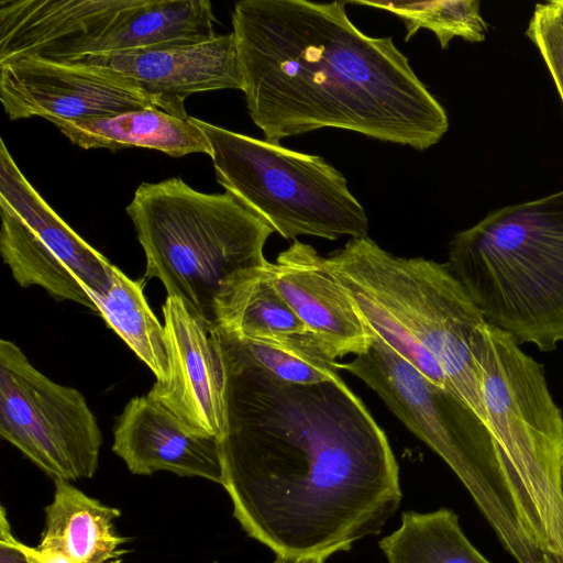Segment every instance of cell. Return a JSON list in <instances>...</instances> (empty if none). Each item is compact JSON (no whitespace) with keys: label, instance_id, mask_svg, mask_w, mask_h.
I'll list each match as a JSON object with an SVG mask.
<instances>
[{"label":"cell","instance_id":"11","mask_svg":"<svg viewBox=\"0 0 563 563\" xmlns=\"http://www.w3.org/2000/svg\"><path fill=\"white\" fill-rule=\"evenodd\" d=\"M169 374L147 396L192 430L220 441L227 433V368L218 329L185 300L167 296L162 307Z\"/></svg>","mask_w":563,"mask_h":563},{"label":"cell","instance_id":"21","mask_svg":"<svg viewBox=\"0 0 563 563\" xmlns=\"http://www.w3.org/2000/svg\"><path fill=\"white\" fill-rule=\"evenodd\" d=\"M225 350L277 378L299 385L342 382L339 363L309 331L271 340H242L218 329Z\"/></svg>","mask_w":563,"mask_h":563},{"label":"cell","instance_id":"7","mask_svg":"<svg viewBox=\"0 0 563 563\" xmlns=\"http://www.w3.org/2000/svg\"><path fill=\"white\" fill-rule=\"evenodd\" d=\"M194 121L210 145L217 181L284 239L366 235L364 207L324 158Z\"/></svg>","mask_w":563,"mask_h":563},{"label":"cell","instance_id":"19","mask_svg":"<svg viewBox=\"0 0 563 563\" xmlns=\"http://www.w3.org/2000/svg\"><path fill=\"white\" fill-rule=\"evenodd\" d=\"M143 285V279L132 280L114 266L108 291L89 296L108 327L152 371L156 383H164L169 374L165 328L150 308Z\"/></svg>","mask_w":563,"mask_h":563},{"label":"cell","instance_id":"22","mask_svg":"<svg viewBox=\"0 0 563 563\" xmlns=\"http://www.w3.org/2000/svg\"><path fill=\"white\" fill-rule=\"evenodd\" d=\"M347 3L368 5L394 13L405 24L406 42L419 30H430L435 34L442 49L448 48L454 37L472 43L483 42L488 31L477 0L418 2L354 0Z\"/></svg>","mask_w":563,"mask_h":563},{"label":"cell","instance_id":"13","mask_svg":"<svg viewBox=\"0 0 563 563\" xmlns=\"http://www.w3.org/2000/svg\"><path fill=\"white\" fill-rule=\"evenodd\" d=\"M81 63L117 71L133 80L156 108L188 118L184 102L196 92L243 90V76L233 33L188 45L96 54Z\"/></svg>","mask_w":563,"mask_h":563},{"label":"cell","instance_id":"8","mask_svg":"<svg viewBox=\"0 0 563 563\" xmlns=\"http://www.w3.org/2000/svg\"><path fill=\"white\" fill-rule=\"evenodd\" d=\"M0 435L54 481L91 478L102 433L84 395L35 368L0 340Z\"/></svg>","mask_w":563,"mask_h":563},{"label":"cell","instance_id":"3","mask_svg":"<svg viewBox=\"0 0 563 563\" xmlns=\"http://www.w3.org/2000/svg\"><path fill=\"white\" fill-rule=\"evenodd\" d=\"M324 263L371 332L489 427L473 355L486 320L446 263L394 255L367 235Z\"/></svg>","mask_w":563,"mask_h":563},{"label":"cell","instance_id":"16","mask_svg":"<svg viewBox=\"0 0 563 563\" xmlns=\"http://www.w3.org/2000/svg\"><path fill=\"white\" fill-rule=\"evenodd\" d=\"M38 545L56 549L76 563H125L130 538L121 536L117 507L85 494L73 483L54 481L52 501L44 508Z\"/></svg>","mask_w":563,"mask_h":563},{"label":"cell","instance_id":"14","mask_svg":"<svg viewBox=\"0 0 563 563\" xmlns=\"http://www.w3.org/2000/svg\"><path fill=\"white\" fill-rule=\"evenodd\" d=\"M111 449L134 475L169 472L222 484L220 440L192 430L147 395L126 404L115 422Z\"/></svg>","mask_w":563,"mask_h":563},{"label":"cell","instance_id":"15","mask_svg":"<svg viewBox=\"0 0 563 563\" xmlns=\"http://www.w3.org/2000/svg\"><path fill=\"white\" fill-rule=\"evenodd\" d=\"M267 272L307 330L334 360L368 349L369 330L314 247L294 240L269 263Z\"/></svg>","mask_w":563,"mask_h":563},{"label":"cell","instance_id":"18","mask_svg":"<svg viewBox=\"0 0 563 563\" xmlns=\"http://www.w3.org/2000/svg\"><path fill=\"white\" fill-rule=\"evenodd\" d=\"M214 22L208 0H144L95 43L89 55L207 42L217 36Z\"/></svg>","mask_w":563,"mask_h":563},{"label":"cell","instance_id":"23","mask_svg":"<svg viewBox=\"0 0 563 563\" xmlns=\"http://www.w3.org/2000/svg\"><path fill=\"white\" fill-rule=\"evenodd\" d=\"M526 35L539 49L563 102V7L559 0L534 7Z\"/></svg>","mask_w":563,"mask_h":563},{"label":"cell","instance_id":"24","mask_svg":"<svg viewBox=\"0 0 563 563\" xmlns=\"http://www.w3.org/2000/svg\"><path fill=\"white\" fill-rule=\"evenodd\" d=\"M0 563H27L19 547V539L12 531L4 506L0 508Z\"/></svg>","mask_w":563,"mask_h":563},{"label":"cell","instance_id":"2","mask_svg":"<svg viewBox=\"0 0 563 563\" xmlns=\"http://www.w3.org/2000/svg\"><path fill=\"white\" fill-rule=\"evenodd\" d=\"M346 4L235 3L232 33L252 121L274 144L338 128L428 150L449 129L445 109L393 38L363 33Z\"/></svg>","mask_w":563,"mask_h":563},{"label":"cell","instance_id":"10","mask_svg":"<svg viewBox=\"0 0 563 563\" xmlns=\"http://www.w3.org/2000/svg\"><path fill=\"white\" fill-rule=\"evenodd\" d=\"M0 100L10 120L41 117L52 123L156 108L133 80L117 71L37 58L0 65Z\"/></svg>","mask_w":563,"mask_h":563},{"label":"cell","instance_id":"25","mask_svg":"<svg viewBox=\"0 0 563 563\" xmlns=\"http://www.w3.org/2000/svg\"><path fill=\"white\" fill-rule=\"evenodd\" d=\"M19 547L23 551L27 563H76L68 555L53 548L38 544L37 547H31L20 540Z\"/></svg>","mask_w":563,"mask_h":563},{"label":"cell","instance_id":"6","mask_svg":"<svg viewBox=\"0 0 563 563\" xmlns=\"http://www.w3.org/2000/svg\"><path fill=\"white\" fill-rule=\"evenodd\" d=\"M371 334L368 349L339 363L340 369L371 387L450 466L517 563H549L487 423L459 396L433 384Z\"/></svg>","mask_w":563,"mask_h":563},{"label":"cell","instance_id":"5","mask_svg":"<svg viewBox=\"0 0 563 563\" xmlns=\"http://www.w3.org/2000/svg\"><path fill=\"white\" fill-rule=\"evenodd\" d=\"M126 213L145 253L144 277L217 329L221 292L269 264L263 251L274 229L229 191L200 192L179 177L142 183Z\"/></svg>","mask_w":563,"mask_h":563},{"label":"cell","instance_id":"28","mask_svg":"<svg viewBox=\"0 0 563 563\" xmlns=\"http://www.w3.org/2000/svg\"><path fill=\"white\" fill-rule=\"evenodd\" d=\"M562 464H563V454H562Z\"/></svg>","mask_w":563,"mask_h":563},{"label":"cell","instance_id":"26","mask_svg":"<svg viewBox=\"0 0 563 563\" xmlns=\"http://www.w3.org/2000/svg\"><path fill=\"white\" fill-rule=\"evenodd\" d=\"M212 563H218V562H212ZM272 563H287L283 560H279V559H276L275 561H273Z\"/></svg>","mask_w":563,"mask_h":563},{"label":"cell","instance_id":"17","mask_svg":"<svg viewBox=\"0 0 563 563\" xmlns=\"http://www.w3.org/2000/svg\"><path fill=\"white\" fill-rule=\"evenodd\" d=\"M53 123L71 143L86 150L143 147L172 157L191 153L210 155L208 140L192 117L181 119L156 108Z\"/></svg>","mask_w":563,"mask_h":563},{"label":"cell","instance_id":"12","mask_svg":"<svg viewBox=\"0 0 563 563\" xmlns=\"http://www.w3.org/2000/svg\"><path fill=\"white\" fill-rule=\"evenodd\" d=\"M144 0H1L0 65L22 58L70 63Z\"/></svg>","mask_w":563,"mask_h":563},{"label":"cell","instance_id":"9","mask_svg":"<svg viewBox=\"0 0 563 563\" xmlns=\"http://www.w3.org/2000/svg\"><path fill=\"white\" fill-rule=\"evenodd\" d=\"M0 252L21 287L40 286L93 312L89 294L103 295L112 265L41 197L0 141Z\"/></svg>","mask_w":563,"mask_h":563},{"label":"cell","instance_id":"1","mask_svg":"<svg viewBox=\"0 0 563 563\" xmlns=\"http://www.w3.org/2000/svg\"><path fill=\"white\" fill-rule=\"evenodd\" d=\"M222 351L221 485L245 533L287 563H325L379 534L402 493L363 401L344 380L292 384Z\"/></svg>","mask_w":563,"mask_h":563},{"label":"cell","instance_id":"4","mask_svg":"<svg viewBox=\"0 0 563 563\" xmlns=\"http://www.w3.org/2000/svg\"><path fill=\"white\" fill-rule=\"evenodd\" d=\"M446 265L485 320L519 345L563 343V189L457 232Z\"/></svg>","mask_w":563,"mask_h":563},{"label":"cell","instance_id":"20","mask_svg":"<svg viewBox=\"0 0 563 563\" xmlns=\"http://www.w3.org/2000/svg\"><path fill=\"white\" fill-rule=\"evenodd\" d=\"M378 544L387 563H492L467 539L457 515L445 507L402 512L400 526Z\"/></svg>","mask_w":563,"mask_h":563},{"label":"cell","instance_id":"27","mask_svg":"<svg viewBox=\"0 0 563 563\" xmlns=\"http://www.w3.org/2000/svg\"><path fill=\"white\" fill-rule=\"evenodd\" d=\"M559 1H560L561 5L563 7V0H559Z\"/></svg>","mask_w":563,"mask_h":563}]
</instances>
